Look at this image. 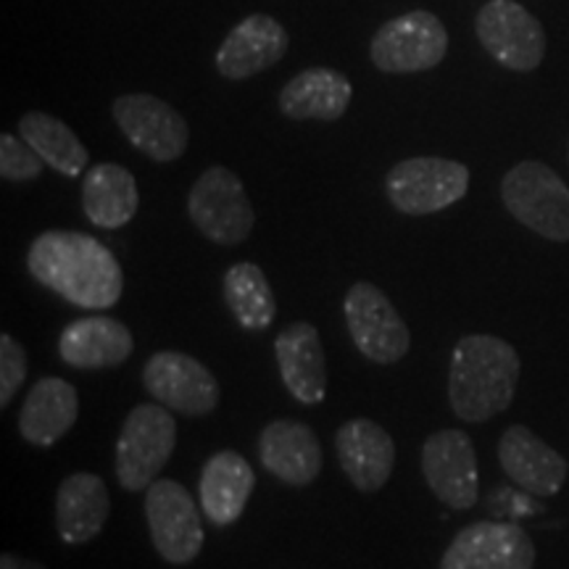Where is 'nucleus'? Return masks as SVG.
Segmentation results:
<instances>
[{
  "label": "nucleus",
  "instance_id": "f257e3e1",
  "mask_svg": "<svg viewBox=\"0 0 569 569\" xmlns=\"http://www.w3.org/2000/svg\"><path fill=\"white\" fill-rule=\"evenodd\" d=\"M27 269L42 288L90 311L117 306L124 290L117 256L84 232L48 230L38 234L27 251Z\"/></svg>",
  "mask_w": 569,
  "mask_h": 569
},
{
  "label": "nucleus",
  "instance_id": "f03ea898",
  "mask_svg": "<svg viewBox=\"0 0 569 569\" xmlns=\"http://www.w3.org/2000/svg\"><path fill=\"white\" fill-rule=\"evenodd\" d=\"M519 353L496 336H465L448 365V403L461 422H488L511 407L517 393Z\"/></svg>",
  "mask_w": 569,
  "mask_h": 569
},
{
  "label": "nucleus",
  "instance_id": "7ed1b4c3",
  "mask_svg": "<svg viewBox=\"0 0 569 569\" xmlns=\"http://www.w3.org/2000/svg\"><path fill=\"white\" fill-rule=\"evenodd\" d=\"M501 201L507 211L553 243L569 240V188L543 161H519L501 180Z\"/></svg>",
  "mask_w": 569,
  "mask_h": 569
},
{
  "label": "nucleus",
  "instance_id": "20e7f679",
  "mask_svg": "<svg viewBox=\"0 0 569 569\" xmlns=\"http://www.w3.org/2000/svg\"><path fill=\"white\" fill-rule=\"evenodd\" d=\"M177 448V422L167 407L138 403L127 415L117 438V480L130 493L148 490L159 480Z\"/></svg>",
  "mask_w": 569,
  "mask_h": 569
},
{
  "label": "nucleus",
  "instance_id": "39448f33",
  "mask_svg": "<svg viewBox=\"0 0 569 569\" xmlns=\"http://www.w3.org/2000/svg\"><path fill=\"white\" fill-rule=\"evenodd\" d=\"M390 203L407 217L443 211L467 196L469 169L461 161L440 156H415L398 161L386 177Z\"/></svg>",
  "mask_w": 569,
  "mask_h": 569
},
{
  "label": "nucleus",
  "instance_id": "423d86ee",
  "mask_svg": "<svg viewBox=\"0 0 569 569\" xmlns=\"http://www.w3.org/2000/svg\"><path fill=\"white\" fill-rule=\"evenodd\" d=\"M193 224L217 246H240L253 230L256 213L240 177L227 167H211L188 193Z\"/></svg>",
  "mask_w": 569,
  "mask_h": 569
},
{
  "label": "nucleus",
  "instance_id": "0eeeda50",
  "mask_svg": "<svg viewBox=\"0 0 569 569\" xmlns=\"http://www.w3.org/2000/svg\"><path fill=\"white\" fill-rule=\"evenodd\" d=\"M448 30L436 13L409 11L386 21L369 42V59L386 74H415L446 59Z\"/></svg>",
  "mask_w": 569,
  "mask_h": 569
},
{
  "label": "nucleus",
  "instance_id": "6e6552de",
  "mask_svg": "<svg viewBox=\"0 0 569 569\" xmlns=\"http://www.w3.org/2000/svg\"><path fill=\"white\" fill-rule=\"evenodd\" d=\"M146 519L156 553L169 565H190L203 549V525L196 498L177 480H156L146 490Z\"/></svg>",
  "mask_w": 569,
  "mask_h": 569
},
{
  "label": "nucleus",
  "instance_id": "1a4fd4ad",
  "mask_svg": "<svg viewBox=\"0 0 569 569\" xmlns=\"http://www.w3.org/2000/svg\"><path fill=\"white\" fill-rule=\"evenodd\" d=\"M348 336L375 365H396L409 353V327L396 306L372 282H356L343 301Z\"/></svg>",
  "mask_w": 569,
  "mask_h": 569
},
{
  "label": "nucleus",
  "instance_id": "9d476101",
  "mask_svg": "<svg viewBox=\"0 0 569 569\" xmlns=\"http://www.w3.org/2000/svg\"><path fill=\"white\" fill-rule=\"evenodd\" d=\"M480 46L511 71H532L546 56L540 21L517 0H488L475 19Z\"/></svg>",
  "mask_w": 569,
  "mask_h": 569
},
{
  "label": "nucleus",
  "instance_id": "9b49d317",
  "mask_svg": "<svg viewBox=\"0 0 569 569\" xmlns=\"http://www.w3.org/2000/svg\"><path fill=\"white\" fill-rule=\"evenodd\" d=\"M142 386L161 407L184 417H206L219 407L217 377L209 367L182 351H159L142 367Z\"/></svg>",
  "mask_w": 569,
  "mask_h": 569
},
{
  "label": "nucleus",
  "instance_id": "f8f14e48",
  "mask_svg": "<svg viewBox=\"0 0 569 569\" xmlns=\"http://www.w3.org/2000/svg\"><path fill=\"white\" fill-rule=\"evenodd\" d=\"M422 475L438 501H443L446 507L467 511L478 503V453L465 430L446 427L425 440Z\"/></svg>",
  "mask_w": 569,
  "mask_h": 569
},
{
  "label": "nucleus",
  "instance_id": "ddd939ff",
  "mask_svg": "<svg viewBox=\"0 0 569 569\" xmlns=\"http://www.w3.org/2000/svg\"><path fill=\"white\" fill-rule=\"evenodd\" d=\"M113 119L124 138L146 153L148 159L169 163L184 153L190 140V127L174 106L148 92H130L113 101Z\"/></svg>",
  "mask_w": 569,
  "mask_h": 569
},
{
  "label": "nucleus",
  "instance_id": "4468645a",
  "mask_svg": "<svg viewBox=\"0 0 569 569\" xmlns=\"http://www.w3.org/2000/svg\"><path fill=\"white\" fill-rule=\"evenodd\" d=\"M536 543L515 522H475L448 543L440 569H532Z\"/></svg>",
  "mask_w": 569,
  "mask_h": 569
},
{
  "label": "nucleus",
  "instance_id": "2eb2a0df",
  "mask_svg": "<svg viewBox=\"0 0 569 569\" xmlns=\"http://www.w3.org/2000/svg\"><path fill=\"white\" fill-rule=\"evenodd\" d=\"M256 451L269 475L293 488L311 486L325 465L317 432L298 419H274L261 427Z\"/></svg>",
  "mask_w": 569,
  "mask_h": 569
},
{
  "label": "nucleus",
  "instance_id": "dca6fc26",
  "mask_svg": "<svg viewBox=\"0 0 569 569\" xmlns=\"http://www.w3.org/2000/svg\"><path fill=\"white\" fill-rule=\"evenodd\" d=\"M498 461L507 478L530 496H557L567 482V459L525 425H511L503 432Z\"/></svg>",
  "mask_w": 569,
  "mask_h": 569
},
{
  "label": "nucleus",
  "instance_id": "f3484780",
  "mask_svg": "<svg viewBox=\"0 0 569 569\" xmlns=\"http://www.w3.org/2000/svg\"><path fill=\"white\" fill-rule=\"evenodd\" d=\"M340 469L361 493H377L388 486L396 467V443L390 432L372 419H351L336 432Z\"/></svg>",
  "mask_w": 569,
  "mask_h": 569
},
{
  "label": "nucleus",
  "instance_id": "a211bd4d",
  "mask_svg": "<svg viewBox=\"0 0 569 569\" xmlns=\"http://www.w3.org/2000/svg\"><path fill=\"white\" fill-rule=\"evenodd\" d=\"M288 53V32L269 13H251L232 27L217 51V69L224 80L243 82L272 69Z\"/></svg>",
  "mask_w": 569,
  "mask_h": 569
},
{
  "label": "nucleus",
  "instance_id": "6ab92c4d",
  "mask_svg": "<svg viewBox=\"0 0 569 569\" xmlns=\"http://www.w3.org/2000/svg\"><path fill=\"white\" fill-rule=\"evenodd\" d=\"M280 377L290 396L303 407H317L327 393V361L322 338L311 322H296L274 340Z\"/></svg>",
  "mask_w": 569,
  "mask_h": 569
},
{
  "label": "nucleus",
  "instance_id": "aec40b11",
  "mask_svg": "<svg viewBox=\"0 0 569 569\" xmlns=\"http://www.w3.org/2000/svg\"><path fill=\"white\" fill-rule=\"evenodd\" d=\"M134 351L130 327L111 317L74 319L61 330L59 356L71 369L119 367Z\"/></svg>",
  "mask_w": 569,
  "mask_h": 569
},
{
  "label": "nucleus",
  "instance_id": "412c9836",
  "mask_svg": "<svg viewBox=\"0 0 569 569\" xmlns=\"http://www.w3.org/2000/svg\"><path fill=\"white\" fill-rule=\"evenodd\" d=\"M256 488V472L238 451H217L209 457L198 490H201V509L213 528H230L243 517Z\"/></svg>",
  "mask_w": 569,
  "mask_h": 569
},
{
  "label": "nucleus",
  "instance_id": "4be33fe9",
  "mask_svg": "<svg viewBox=\"0 0 569 569\" xmlns=\"http://www.w3.org/2000/svg\"><path fill=\"white\" fill-rule=\"evenodd\" d=\"M111 515L106 482L92 472H74L56 490V530L67 546L90 543L101 536Z\"/></svg>",
  "mask_w": 569,
  "mask_h": 569
},
{
  "label": "nucleus",
  "instance_id": "5701e85b",
  "mask_svg": "<svg viewBox=\"0 0 569 569\" xmlns=\"http://www.w3.org/2000/svg\"><path fill=\"white\" fill-rule=\"evenodd\" d=\"M80 415V396L61 377H40L19 411V432L27 443L51 448L74 427Z\"/></svg>",
  "mask_w": 569,
  "mask_h": 569
},
{
  "label": "nucleus",
  "instance_id": "b1692460",
  "mask_svg": "<svg viewBox=\"0 0 569 569\" xmlns=\"http://www.w3.org/2000/svg\"><path fill=\"white\" fill-rule=\"evenodd\" d=\"M353 88L338 69H303L280 90V111L296 122H336L348 111Z\"/></svg>",
  "mask_w": 569,
  "mask_h": 569
},
{
  "label": "nucleus",
  "instance_id": "393cba45",
  "mask_svg": "<svg viewBox=\"0 0 569 569\" xmlns=\"http://www.w3.org/2000/svg\"><path fill=\"white\" fill-rule=\"evenodd\" d=\"M140 193L130 169L119 163H96L82 180L84 217L101 230H119L138 213Z\"/></svg>",
  "mask_w": 569,
  "mask_h": 569
},
{
  "label": "nucleus",
  "instance_id": "a878e982",
  "mask_svg": "<svg viewBox=\"0 0 569 569\" xmlns=\"http://www.w3.org/2000/svg\"><path fill=\"white\" fill-rule=\"evenodd\" d=\"M19 138L27 140L48 167L63 177H80L90 163L88 148L69 124L46 111H30L19 119Z\"/></svg>",
  "mask_w": 569,
  "mask_h": 569
},
{
  "label": "nucleus",
  "instance_id": "bb28decb",
  "mask_svg": "<svg viewBox=\"0 0 569 569\" xmlns=\"http://www.w3.org/2000/svg\"><path fill=\"white\" fill-rule=\"evenodd\" d=\"M222 296L227 309L243 330L261 332L274 322L277 301L264 269L240 261L232 264L222 277Z\"/></svg>",
  "mask_w": 569,
  "mask_h": 569
},
{
  "label": "nucleus",
  "instance_id": "cd10ccee",
  "mask_svg": "<svg viewBox=\"0 0 569 569\" xmlns=\"http://www.w3.org/2000/svg\"><path fill=\"white\" fill-rule=\"evenodd\" d=\"M46 169V161L34 151L27 140L13 138V134H0V177L9 182H30L38 180Z\"/></svg>",
  "mask_w": 569,
  "mask_h": 569
},
{
  "label": "nucleus",
  "instance_id": "c85d7f7f",
  "mask_svg": "<svg viewBox=\"0 0 569 569\" xmlns=\"http://www.w3.org/2000/svg\"><path fill=\"white\" fill-rule=\"evenodd\" d=\"M27 372H30V359H27L24 346L9 332L0 336V409L11 403V398L24 386Z\"/></svg>",
  "mask_w": 569,
  "mask_h": 569
},
{
  "label": "nucleus",
  "instance_id": "c756f323",
  "mask_svg": "<svg viewBox=\"0 0 569 569\" xmlns=\"http://www.w3.org/2000/svg\"><path fill=\"white\" fill-rule=\"evenodd\" d=\"M0 569H48V567L34 559H21L17 553H3V557H0Z\"/></svg>",
  "mask_w": 569,
  "mask_h": 569
}]
</instances>
